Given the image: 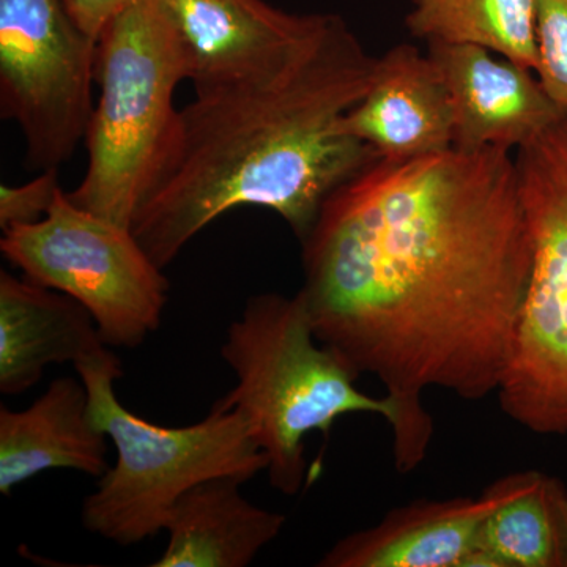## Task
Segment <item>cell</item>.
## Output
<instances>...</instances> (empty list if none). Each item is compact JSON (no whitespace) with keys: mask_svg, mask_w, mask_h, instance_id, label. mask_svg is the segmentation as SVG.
I'll return each instance as SVG.
<instances>
[{"mask_svg":"<svg viewBox=\"0 0 567 567\" xmlns=\"http://www.w3.org/2000/svg\"><path fill=\"white\" fill-rule=\"evenodd\" d=\"M221 357L237 386L218 402L244 413L267 454L268 481L284 495L300 494L311 477L305 440L312 432L327 436L352 413L385 417L391 427L398 420L393 402L363 393L352 365L317 339L300 290L248 298L227 330Z\"/></svg>","mask_w":567,"mask_h":567,"instance_id":"3","label":"cell"},{"mask_svg":"<svg viewBox=\"0 0 567 567\" xmlns=\"http://www.w3.org/2000/svg\"><path fill=\"white\" fill-rule=\"evenodd\" d=\"M2 233L6 259L80 301L107 347L136 349L158 330L169 282L128 226L85 210L61 188L44 218Z\"/></svg>","mask_w":567,"mask_h":567,"instance_id":"7","label":"cell"},{"mask_svg":"<svg viewBox=\"0 0 567 567\" xmlns=\"http://www.w3.org/2000/svg\"><path fill=\"white\" fill-rule=\"evenodd\" d=\"M533 244L527 298L499 383L503 412L539 435L567 434V117L514 152Z\"/></svg>","mask_w":567,"mask_h":567,"instance_id":"6","label":"cell"},{"mask_svg":"<svg viewBox=\"0 0 567 567\" xmlns=\"http://www.w3.org/2000/svg\"><path fill=\"white\" fill-rule=\"evenodd\" d=\"M454 117V147L517 152L567 117L535 71L472 44L429 43Z\"/></svg>","mask_w":567,"mask_h":567,"instance_id":"10","label":"cell"},{"mask_svg":"<svg viewBox=\"0 0 567 567\" xmlns=\"http://www.w3.org/2000/svg\"><path fill=\"white\" fill-rule=\"evenodd\" d=\"M537 0H412L405 25L425 43L472 44L536 70Z\"/></svg>","mask_w":567,"mask_h":567,"instance_id":"17","label":"cell"},{"mask_svg":"<svg viewBox=\"0 0 567 567\" xmlns=\"http://www.w3.org/2000/svg\"><path fill=\"white\" fill-rule=\"evenodd\" d=\"M375 63L338 17L306 61L194 92L166 166L130 224L153 262L164 270L240 207L275 212L305 240L333 193L377 159L341 126Z\"/></svg>","mask_w":567,"mask_h":567,"instance_id":"2","label":"cell"},{"mask_svg":"<svg viewBox=\"0 0 567 567\" xmlns=\"http://www.w3.org/2000/svg\"><path fill=\"white\" fill-rule=\"evenodd\" d=\"M91 312L28 278L0 271V391L24 393L50 364L85 363L106 353Z\"/></svg>","mask_w":567,"mask_h":567,"instance_id":"13","label":"cell"},{"mask_svg":"<svg viewBox=\"0 0 567 567\" xmlns=\"http://www.w3.org/2000/svg\"><path fill=\"white\" fill-rule=\"evenodd\" d=\"M185 52L159 0H134L96 39L100 99L85 134L87 171L66 193L85 210L128 226L177 140L175 91L188 81Z\"/></svg>","mask_w":567,"mask_h":567,"instance_id":"5","label":"cell"},{"mask_svg":"<svg viewBox=\"0 0 567 567\" xmlns=\"http://www.w3.org/2000/svg\"><path fill=\"white\" fill-rule=\"evenodd\" d=\"M303 248L317 339L393 402L395 470L427 457L424 393L498 391L532 275L514 152L374 159L324 203Z\"/></svg>","mask_w":567,"mask_h":567,"instance_id":"1","label":"cell"},{"mask_svg":"<svg viewBox=\"0 0 567 567\" xmlns=\"http://www.w3.org/2000/svg\"><path fill=\"white\" fill-rule=\"evenodd\" d=\"M95 61L63 0H0V115L20 126L28 169H61L84 142Z\"/></svg>","mask_w":567,"mask_h":567,"instance_id":"8","label":"cell"},{"mask_svg":"<svg viewBox=\"0 0 567 567\" xmlns=\"http://www.w3.org/2000/svg\"><path fill=\"white\" fill-rule=\"evenodd\" d=\"M244 481H203L175 503L169 539L153 567H246L278 537L286 516L254 506L241 495Z\"/></svg>","mask_w":567,"mask_h":567,"instance_id":"15","label":"cell"},{"mask_svg":"<svg viewBox=\"0 0 567 567\" xmlns=\"http://www.w3.org/2000/svg\"><path fill=\"white\" fill-rule=\"evenodd\" d=\"M536 76L567 114V0H537Z\"/></svg>","mask_w":567,"mask_h":567,"instance_id":"18","label":"cell"},{"mask_svg":"<svg viewBox=\"0 0 567 567\" xmlns=\"http://www.w3.org/2000/svg\"><path fill=\"white\" fill-rule=\"evenodd\" d=\"M499 495L496 481L480 496L417 499L398 507L374 527L342 537L319 566L466 567Z\"/></svg>","mask_w":567,"mask_h":567,"instance_id":"12","label":"cell"},{"mask_svg":"<svg viewBox=\"0 0 567 567\" xmlns=\"http://www.w3.org/2000/svg\"><path fill=\"white\" fill-rule=\"evenodd\" d=\"M194 92L290 69L319 50L338 14L289 13L267 0H159Z\"/></svg>","mask_w":567,"mask_h":567,"instance_id":"9","label":"cell"},{"mask_svg":"<svg viewBox=\"0 0 567 567\" xmlns=\"http://www.w3.org/2000/svg\"><path fill=\"white\" fill-rule=\"evenodd\" d=\"M133 2L134 0H63L73 20L93 39H99L107 22Z\"/></svg>","mask_w":567,"mask_h":567,"instance_id":"20","label":"cell"},{"mask_svg":"<svg viewBox=\"0 0 567 567\" xmlns=\"http://www.w3.org/2000/svg\"><path fill=\"white\" fill-rule=\"evenodd\" d=\"M106 434L89 415L82 380L62 377L28 409H0V492L55 468L102 477L110 470Z\"/></svg>","mask_w":567,"mask_h":567,"instance_id":"14","label":"cell"},{"mask_svg":"<svg viewBox=\"0 0 567 567\" xmlns=\"http://www.w3.org/2000/svg\"><path fill=\"white\" fill-rule=\"evenodd\" d=\"M499 495L484 520L466 567H567V487L528 470L498 480Z\"/></svg>","mask_w":567,"mask_h":567,"instance_id":"16","label":"cell"},{"mask_svg":"<svg viewBox=\"0 0 567 567\" xmlns=\"http://www.w3.org/2000/svg\"><path fill=\"white\" fill-rule=\"evenodd\" d=\"M341 126L385 162H409L454 147L450 92L427 52L415 44H395L377 58L368 92Z\"/></svg>","mask_w":567,"mask_h":567,"instance_id":"11","label":"cell"},{"mask_svg":"<svg viewBox=\"0 0 567 567\" xmlns=\"http://www.w3.org/2000/svg\"><path fill=\"white\" fill-rule=\"evenodd\" d=\"M74 368L87 386L92 423L117 451L115 464L82 503V525L93 535L134 546L164 532L178 498L203 481L230 476L246 483L267 472V454L235 406L216 401L199 423L164 427L118 401L114 383L123 369L117 354L107 350Z\"/></svg>","mask_w":567,"mask_h":567,"instance_id":"4","label":"cell"},{"mask_svg":"<svg viewBox=\"0 0 567 567\" xmlns=\"http://www.w3.org/2000/svg\"><path fill=\"white\" fill-rule=\"evenodd\" d=\"M59 169L41 171L33 181L20 186H0V227L40 221L47 216L59 189Z\"/></svg>","mask_w":567,"mask_h":567,"instance_id":"19","label":"cell"}]
</instances>
